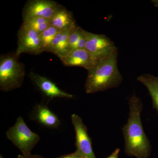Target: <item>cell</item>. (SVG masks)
Segmentation results:
<instances>
[{"label":"cell","mask_w":158,"mask_h":158,"mask_svg":"<svg viewBox=\"0 0 158 158\" xmlns=\"http://www.w3.org/2000/svg\"><path fill=\"white\" fill-rule=\"evenodd\" d=\"M29 77L34 86L44 96L49 99L73 98L72 94L63 91L55 83L45 77L31 72L29 74Z\"/></svg>","instance_id":"cell-9"},{"label":"cell","mask_w":158,"mask_h":158,"mask_svg":"<svg viewBox=\"0 0 158 158\" xmlns=\"http://www.w3.org/2000/svg\"><path fill=\"white\" fill-rule=\"evenodd\" d=\"M85 49L98 61L117 51L114 43L106 35L88 32Z\"/></svg>","instance_id":"cell-6"},{"label":"cell","mask_w":158,"mask_h":158,"mask_svg":"<svg viewBox=\"0 0 158 158\" xmlns=\"http://www.w3.org/2000/svg\"><path fill=\"white\" fill-rule=\"evenodd\" d=\"M130 112L127 123L123 128L125 139V152L137 158H148L151 146L144 133L141 120L143 104L135 94L129 99Z\"/></svg>","instance_id":"cell-1"},{"label":"cell","mask_w":158,"mask_h":158,"mask_svg":"<svg viewBox=\"0 0 158 158\" xmlns=\"http://www.w3.org/2000/svg\"><path fill=\"white\" fill-rule=\"evenodd\" d=\"M23 25L36 31L39 34L50 26V20L42 17H35L23 22Z\"/></svg>","instance_id":"cell-15"},{"label":"cell","mask_w":158,"mask_h":158,"mask_svg":"<svg viewBox=\"0 0 158 158\" xmlns=\"http://www.w3.org/2000/svg\"><path fill=\"white\" fill-rule=\"evenodd\" d=\"M60 59L65 66L83 67L87 70L93 68L98 62V60L85 48L70 51Z\"/></svg>","instance_id":"cell-10"},{"label":"cell","mask_w":158,"mask_h":158,"mask_svg":"<svg viewBox=\"0 0 158 158\" xmlns=\"http://www.w3.org/2000/svg\"><path fill=\"white\" fill-rule=\"evenodd\" d=\"M152 2L156 7H158V0H153L152 1Z\"/></svg>","instance_id":"cell-21"},{"label":"cell","mask_w":158,"mask_h":158,"mask_svg":"<svg viewBox=\"0 0 158 158\" xmlns=\"http://www.w3.org/2000/svg\"><path fill=\"white\" fill-rule=\"evenodd\" d=\"M118 52L98 60L95 66L88 69L85 84L87 94H94L118 87L123 77L117 66Z\"/></svg>","instance_id":"cell-2"},{"label":"cell","mask_w":158,"mask_h":158,"mask_svg":"<svg viewBox=\"0 0 158 158\" xmlns=\"http://www.w3.org/2000/svg\"><path fill=\"white\" fill-rule=\"evenodd\" d=\"M59 31L54 27L50 26L46 30L40 34L44 52H50L53 41Z\"/></svg>","instance_id":"cell-16"},{"label":"cell","mask_w":158,"mask_h":158,"mask_svg":"<svg viewBox=\"0 0 158 158\" xmlns=\"http://www.w3.org/2000/svg\"><path fill=\"white\" fill-rule=\"evenodd\" d=\"M18 158H44L43 157L41 156L37 155H30L29 156H24L22 155H19L18 156Z\"/></svg>","instance_id":"cell-20"},{"label":"cell","mask_w":158,"mask_h":158,"mask_svg":"<svg viewBox=\"0 0 158 158\" xmlns=\"http://www.w3.org/2000/svg\"><path fill=\"white\" fill-rule=\"evenodd\" d=\"M30 119L40 124L49 128H57L61 124L58 116L44 104L36 105L30 114Z\"/></svg>","instance_id":"cell-11"},{"label":"cell","mask_w":158,"mask_h":158,"mask_svg":"<svg viewBox=\"0 0 158 158\" xmlns=\"http://www.w3.org/2000/svg\"><path fill=\"white\" fill-rule=\"evenodd\" d=\"M76 27L59 31L53 41L50 52L57 56L59 59L67 55L69 52V36Z\"/></svg>","instance_id":"cell-13"},{"label":"cell","mask_w":158,"mask_h":158,"mask_svg":"<svg viewBox=\"0 0 158 158\" xmlns=\"http://www.w3.org/2000/svg\"><path fill=\"white\" fill-rule=\"evenodd\" d=\"M137 80L147 88L152 98L153 107L158 113V77L146 74L138 77Z\"/></svg>","instance_id":"cell-14"},{"label":"cell","mask_w":158,"mask_h":158,"mask_svg":"<svg viewBox=\"0 0 158 158\" xmlns=\"http://www.w3.org/2000/svg\"><path fill=\"white\" fill-rule=\"evenodd\" d=\"M71 120L76 132V151L83 158H96L87 127L82 118L77 114H73L72 115Z\"/></svg>","instance_id":"cell-8"},{"label":"cell","mask_w":158,"mask_h":158,"mask_svg":"<svg viewBox=\"0 0 158 158\" xmlns=\"http://www.w3.org/2000/svg\"><path fill=\"white\" fill-rule=\"evenodd\" d=\"M0 158H4V157H3V156H2V155H0Z\"/></svg>","instance_id":"cell-22"},{"label":"cell","mask_w":158,"mask_h":158,"mask_svg":"<svg viewBox=\"0 0 158 158\" xmlns=\"http://www.w3.org/2000/svg\"><path fill=\"white\" fill-rule=\"evenodd\" d=\"M56 158H83L77 152L65 155Z\"/></svg>","instance_id":"cell-18"},{"label":"cell","mask_w":158,"mask_h":158,"mask_svg":"<svg viewBox=\"0 0 158 158\" xmlns=\"http://www.w3.org/2000/svg\"><path fill=\"white\" fill-rule=\"evenodd\" d=\"M86 31L77 26L71 32L69 37V52L77 49L79 41L85 34Z\"/></svg>","instance_id":"cell-17"},{"label":"cell","mask_w":158,"mask_h":158,"mask_svg":"<svg viewBox=\"0 0 158 158\" xmlns=\"http://www.w3.org/2000/svg\"><path fill=\"white\" fill-rule=\"evenodd\" d=\"M60 6L52 0H29L23 8V22L35 17L50 20Z\"/></svg>","instance_id":"cell-7"},{"label":"cell","mask_w":158,"mask_h":158,"mask_svg":"<svg viewBox=\"0 0 158 158\" xmlns=\"http://www.w3.org/2000/svg\"><path fill=\"white\" fill-rule=\"evenodd\" d=\"M17 36V48L15 53L18 56L23 53L38 55L44 52L40 34L36 31L22 24Z\"/></svg>","instance_id":"cell-5"},{"label":"cell","mask_w":158,"mask_h":158,"mask_svg":"<svg viewBox=\"0 0 158 158\" xmlns=\"http://www.w3.org/2000/svg\"><path fill=\"white\" fill-rule=\"evenodd\" d=\"M6 135L19 150L22 155L26 156L31 155V151L40 139V136L29 128L21 116L7 131Z\"/></svg>","instance_id":"cell-4"},{"label":"cell","mask_w":158,"mask_h":158,"mask_svg":"<svg viewBox=\"0 0 158 158\" xmlns=\"http://www.w3.org/2000/svg\"><path fill=\"white\" fill-rule=\"evenodd\" d=\"M120 149L119 148H116L113 153L112 154L107 158H118V155H119Z\"/></svg>","instance_id":"cell-19"},{"label":"cell","mask_w":158,"mask_h":158,"mask_svg":"<svg viewBox=\"0 0 158 158\" xmlns=\"http://www.w3.org/2000/svg\"><path fill=\"white\" fill-rule=\"evenodd\" d=\"M15 53L0 57V89L9 92L19 88L25 76V68Z\"/></svg>","instance_id":"cell-3"},{"label":"cell","mask_w":158,"mask_h":158,"mask_svg":"<svg viewBox=\"0 0 158 158\" xmlns=\"http://www.w3.org/2000/svg\"><path fill=\"white\" fill-rule=\"evenodd\" d=\"M50 23L51 26L60 31L77 26L72 12L61 5L50 19Z\"/></svg>","instance_id":"cell-12"}]
</instances>
